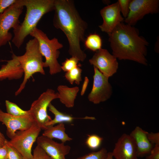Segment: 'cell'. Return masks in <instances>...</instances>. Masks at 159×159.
<instances>
[{
	"instance_id": "obj_1",
	"label": "cell",
	"mask_w": 159,
	"mask_h": 159,
	"mask_svg": "<svg viewBox=\"0 0 159 159\" xmlns=\"http://www.w3.org/2000/svg\"><path fill=\"white\" fill-rule=\"evenodd\" d=\"M53 25L61 30L67 39L68 53L81 62L85 59L87 55L80 45L85 39V33L88 24L81 17L71 0H55Z\"/></svg>"
},
{
	"instance_id": "obj_2",
	"label": "cell",
	"mask_w": 159,
	"mask_h": 159,
	"mask_svg": "<svg viewBox=\"0 0 159 159\" xmlns=\"http://www.w3.org/2000/svg\"><path fill=\"white\" fill-rule=\"evenodd\" d=\"M112 55L119 60H129L147 64L145 57L149 43L133 26L122 22L108 35Z\"/></svg>"
},
{
	"instance_id": "obj_3",
	"label": "cell",
	"mask_w": 159,
	"mask_h": 159,
	"mask_svg": "<svg viewBox=\"0 0 159 159\" xmlns=\"http://www.w3.org/2000/svg\"><path fill=\"white\" fill-rule=\"evenodd\" d=\"M55 0H23L26 12L23 21L13 30L12 42L19 48L45 14L54 10Z\"/></svg>"
},
{
	"instance_id": "obj_4",
	"label": "cell",
	"mask_w": 159,
	"mask_h": 159,
	"mask_svg": "<svg viewBox=\"0 0 159 159\" xmlns=\"http://www.w3.org/2000/svg\"><path fill=\"white\" fill-rule=\"evenodd\" d=\"M17 59L24 72L23 81L15 92L19 95L25 88L29 79L35 73L45 75L43 56L39 49V42L35 38L29 40L26 44L25 52L22 55L17 56Z\"/></svg>"
},
{
	"instance_id": "obj_5",
	"label": "cell",
	"mask_w": 159,
	"mask_h": 159,
	"mask_svg": "<svg viewBox=\"0 0 159 159\" xmlns=\"http://www.w3.org/2000/svg\"><path fill=\"white\" fill-rule=\"evenodd\" d=\"M29 35L38 41L40 52L45 59L44 67L49 68L51 75L60 72L62 70L57 59L60 54L59 50L63 47V44L55 37L49 39L46 34L37 27Z\"/></svg>"
},
{
	"instance_id": "obj_6",
	"label": "cell",
	"mask_w": 159,
	"mask_h": 159,
	"mask_svg": "<svg viewBox=\"0 0 159 159\" xmlns=\"http://www.w3.org/2000/svg\"><path fill=\"white\" fill-rule=\"evenodd\" d=\"M24 6L23 0H16L0 15V47L12 40L9 30L16 29L20 24L19 18Z\"/></svg>"
},
{
	"instance_id": "obj_7",
	"label": "cell",
	"mask_w": 159,
	"mask_h": 159,
	"mask_svg": "<svg viewBox=\"0 0 159 159\" xmlns=\"http://www.w3.org/2000/svg\"><path fill=\"white\" fill-rule=\"evenodd\" d=\"M59 97L58 92H55L52 89H48L32 103L29 110L35 122L41 130L46 129V124L52 120L47 113L49 105L53 100L59 99Z\"/></svg>"
},
{
	"instance_id": "obj_8",
	"label": "cell",
	"mask_w": 159,
	"mask_h": 159,
	"mask_svg": "<svg viewBox=\"0 0 159 159\" xmlns=\"http://www.w3.org/2000/svg\"><path fill=\"white\" fill-rule=\"evenodd\" d=\"M41 130L35 122L29 129L17 132L9 141V143L17 150L24 159H32V146Z\"/></svg>"
},
{
	"instance_id": "obj_9",
	"label": "cell",
	"mask_w": 159,
	"mask_h": 159,
	"mask_svg": "<svg viewBox=\"0 0 159 159\" xmlns=\"http://www.w3.org/2000/svg\"><path fill=\"white\" fill-rule=\"evenodd\" d=\"M158 0H132L129 5V11L124 21L133 26L146 15L158 13L159 9Z\"/></svg>"
},
{
	"instance_id": "obj_10",
	"label": "cell",
	"mask_w": 159,
	"mask_h": 159,
	"mask_svg": "<svg viewBox=\"0 0 159 159\" xmlns=\"http://www.w3.org/2000/svg\"><path fill=\"white\" fill-rule=\"evenodd\" d=\"M94 75L92 89L88 96L89 101L97 104L109 99L112 93V88L108 78L94 67Z\"/></svg>"
},
{
	"instance_id": "obj_11",
	"label": "cell",
	"mask_w": 159,
	"mask_h": 159,
	"mask_svg": "<svg viewBox=\"0 0 159 159\" xmlns=\"http://www.w3.org/2000/svg\"><path fill=\"white\" fill-rule=\"evenodd\" d=\"M89 61L91 65L108 78L115 74L118 68L117 58L104 49L95 52Z\"/></svg>"
},
{
	"instance_id": "obj_12",
	"label": "cell",
	"mask_w": 159,
	"mask_h": 159,
	"mask_svg": "<svg viewBox=\"0 0 159 159\" xmlns=\"http://www.w3.org/2000/svg\"><path fill=\"white\" fill-rule=\"evenodd\" d=\"M0 122L6 126V134L11 139L15 135L17 130L23 131L29 129L35 121L30 114L16 116L0 109Z\"/></svg>"
},
{
	"instance_id": "obj_13",
	"label": "cell",
	"mask_w": 159,
	"mask_h": 159,
	"mask_svg": "<svg viewBox=\"0 0 159 159\" xmlns=\"http://www.w3.org/2000/svg\"><path fill=\"white\" fill-rule=\"evenodd\" d=\"M100 13L103 23L99 27L102 32L110 34L115 27L124 21L121 15L118 2L108 5L102 9Z\"/></svg>"
},
{
	"instance_id": "obj_14",
	"label": "cell",
	"mask_w": 159,
	"mask_h": 159,
	"mask_svg": "<svg viewBox=\"0 0 159 159\" xmlns=\"http://www.w3.org/2000/svg\"><path fill=\"white\" fill-rule=\"evenodd\" d=\"M112 153L114 159H138L135 142L129 134L126 133L118 138Z\"/></svg>"
},
{
	"instance_id": "obj_15",
	"label": "cell",
	"mask_w": 159,
	"mask_h": 159,
	"mask_svg": "<svg viewBox=\"0 0 159 159\" xmlns=\"http://www.w3.org/2000/svg\"><path fill=\"white\" fill-rule=\"evenodd\" d=\"M37 145L42 147L52 159H66L65 156L68 154L71 147L64 143H59L53 139L42 135L37 139Z\"/></svg>"
},
{
	"instance_id": "obj_16",
	"label": "cell",
	"mask_w": 159,
	"mask_h": 159,
	"mask_svg": "<svg viewBox=\"0 0 159 159\" xmlns=\"http://www.w3.org/2000/svg\"><path fill=\"white\" fill-rule=\"evenodd\" d=\"M148 133L140 127L136 126L129 134L135 142L138 157H146L154 147L148 138Z\"/></svg>"
},
{
	"instance_id": "obj_17",
	"label": "cell",
	"mask_w": 159,
	"mask_h": 159,
	"mask_svg": "<svg viewBox=\"0 0 159 159\" xmlns=\"http://www.w3.org/2000/svg\"><path fill=\"white\" fill-rule=\"evenodd\" d=\"M7 63L0 69V80L8 79L17 80L21 78L24 72L17 59V56L13 53L11 59L5 61Z\"/></svg>"
},
{
	"instance_id": "obj_18",
	"label": "cell",
	"mask_w": 159,
	"mask_h": 159,
	"mask_svg": "<svg viewBox=\"0 0 159 159\" xmlns=\"http://www.w3.org/2000/svg\"><path fill=\"white\" fill-rule=\"evenodd\" d=\"M57 90L60 102L67 107H73L79 90V87H69L66 85H61L57 87Z\"/></svg>"
},
{
	"instance_id": "obj_19",
	"label": "cell",
	"mask_w": 159,
	"mask_h": 159,
	"mask_svg": "<svg viewBox=\"0 0 159 159\" xmlns=\"http://www.w3.org/2000/svg\"><path fill=\"white\" fill-rule=\"evenodd\" d=\"M49 110L54 115L53 120L48 122L46 124L47 128L49 126H54L57 124L64 123V122L71 123L74 120L76 119H81L94 120L96 119L94 117L86 116L83 117H75L71 115L62 112L58 110L56 107L50 103L49 105Z\"/></svg>"
},
{
	"instance_id": "obj_20",
	"label": "cell",
	"mask_w": 159,
	"mask_h": 159,
	"mask_svg": "<svg viewBox=\"0 0 159 159\" xmlns=\"http://www.w3.org/2000/svg\"><path fill=\"white\" fill-rule=\"evenodd\" d=\"M42 135L52 139H57L64 143L72 140V138L69 137L65 132V128L64 123H60L55 126L48 127L44 130Z\"/></svg>"
},
{
	"instance_id": "obj_21",
	"label": "cell",
	"mask_w": 159,
	"mask_h": 159,
	"mask_svg": "<svg viewBox=\"0 0 159 159\" xmlns=\"http://www.w3.org/2000/svg\"><path fill=\"white\" fill-rule=\"evenodd\" d=\"M84 42L87 48L93 52H95L102 48V39L100 36L97 34L89 35Z\"/></svg>"
},
{
	"instance_id": "obj_22",
	"label": "cell",
	"mask_w": 159,
	"mask_h": 159,
	"mask_svg": "<svg viewBox=\"0 0 159 159\" xmlns=\"http://www.w3.org/2000/svg\"><path fill=\"white\" fill-rule=\"evenodd\" d=\"M80 64L76 67L71 70L66 72L64 77L66 80L71 85L74 83L78 85L82 80V69L80 68Z\"/></svg>"
},
{
	"instance_id": "obj_23",
	"label": "cell",
	"mask_w": 159,
	"mask_h": 159,
	"mask_svg": "<svg viewBox=\"0 0 159 159\" xmlns=\"http://www.w3.org/2000/svg\"><path fill=\"white\" fill-rule=\"evenodd\" d=\"M7 113L16 116H21L30 114L29 110L21 109L16 104L6 100L5 102Z\"/></svg>"
},
{
	"instance_id": "obj_24",
	"label": "cell",
	"mask_w": 159,
	"mask_h": 159,
	"mask_svg": "<svg viewBox=\"0 0 159 159\" xmlns=\"http://www.w3.org/2000/svg\"><path fill=\"white\" fill-rule=\"evenodd\" d=\"M103 138L95 134L89 135L86 140L85 143L90 149L96 150L101 146Z\"/></svg>"
},
{
	"instance_id": "obj_25",
	"label": "cell",
	"mask_w": 159,
	"mask_h": 159,
	"mask_svg": "<svg viewBox=\"0 0 159 159\" xmlns=\"http://www.w3.org/2000/svg\"><path fill=\"white\" fill-rule=\"evenodd\" d=\"M107 150L102 148L96 152H93L75 159H105L108 153Z\"/></svg>"
},
{
	"instance_id": "obj_26",
	"label": "cell",
	"mask_w": 159,
	"mask_h": 159,
	"mask_svg": "<svg viewBox=\"0 0 159 159\" xmlns=\"http://www.w3.org/2000/svg\"><path fill=\"white\" fill-rule=\"evenodd\" d=\"M79 60L75 57L67 58L62 63V70L65 72L69 71L77 67L79 64Z\"/></svg>"
},
{
	"instance_id": "obj_27",
	"label": "cell",
	"mask_w": 159,
	"mask_h": 159,
	"mask_svg": "<svg viewBox=\"0 0 159 159\" xmlns=\"http://www.w3.org/2000/svg\"><path fill=\"white\" fill-rule=\"evenodd\" d=\"M5 145L7 151L6 159H24L19 153L9 144V141L7 140L5 142Z\"/></svg>"
},
{
	"instance_id": "obj_28",
	"label": "cell",
	"mask_w": 159,
	"mask_h": 159,
	"mask_svg": "<svg viewBox=\"0 0 159 159\" xmlns=\"http://www.w3.org/2000/svg\"><path fill=\"white\" fill-rule=\"evenodd\" d=\"M32 159H52L44 150L37 145L33 150Z\"/></svg>"
},
{
	"instance_id": "obj_29",
	"label": "cell",
	"mask_w": 159,
	"mask_h": 159,
	"mask_svg": "<svg viewBox=\"0 0 159 159\" xmlns=\"http://www.w3.org/2000/svg\"><path fill=\"white\" fill-rule=\"evenodd\" d=\"M130 0H118L121 13L125 19L128 16L129 11V5Z\"/></svg>"
},
{
	"instance_id": "obj_30",
	"label": "cell",
	"mask_w": 159,
	"mask_h": 159,
	"mask_svg": "<svg viewBox=\"0 0 159 159\" xmlns=\"http://www.w3.org/2000/svg\"><path fill=\"white\" fill-rule=\"evenodd\" d=\"M16 0H0V15Z\"/></svg>"
},
{
	"instance_id": "obj_31",
	"label": "cell",
	"mask_w": 159,
	"mask_h": 159,
	"mask_svg": "<svg viewBox=\"0 0 159 159\" xmlns=\"http://www.w3.org/2000/svg\"><path fill=\"white\" fill-rule=\"evenodd\" d=\"M147 137L150 142L153 145H159V132H148Z\"/></svg>"
},
{
	"instance_id": "obj_32",
	"label": "cell",
	"mask_w": 159,
	"mask_h": 159,
	"mask_svg": "<svg viewBox=\"0 0 159 159\" xmlns=\"http://www.w3.org/2000/svg\"><path fill=\"white\" fill-rule=\"evenodd\" d=\"M145 159H159V145H155Z\"/></svg>"
},
{
	"instance_id": "obj_33",
	"label": "cell",
	"mask_w": 159,
	"mask_h": 159,
	"mask_svg": "<svg viewBox=\"0 0 159 159\" xmlns=\"http://www.w3.org/2000/svg\"><path fill=\"white\" fill-rule=\"evenodd\" d=\"M7 153V148L5 144L4 146L0 147V159H6Z\"/></svg>"
},
{
	"instance_id": "obj_34",
	"label": "cell",
	"mask_w": 159,
	"mask_h": 159,
	"mask_svg": "<svg viewBox=\"0 0 159 159\" xmlns=\"http://www.w3.org/2000/svg\"><path fill=\"white\" fill-rule=\"evenodd\" d=\"M89 82V80L88 78L87 77H85V78L81 91L80 94L81 96H83L85 93Z\"/></svg>"
},
{
	"instance_id": "obj_35",
	"label": "cell",
	"mask_w": 159,
	"mask_h": 159,
	"mask_svg": "<svg viewBox=\"0 0 159 159\" xmlns=\"http://www.w3.org/2000/svg\"><path fill=\"white\" fill-rule=\"evenodd\" d=\"M6 140L4 135L0 131V147L4 145Z\"/></svg>"
},
{
	"instance_id": "obj_36",
	"label": "cell",
	"mask_w": 159,
	"mask_h": 159,
	"mask_svg": "<svg viewBox=\"0 0 159 159\" xmlns=\"http://www.w3.org/2000/svg\"><path fill=\"white\" fill-rule=\"evenodd\" d=\"M105 159H114L113 158L112 152H108Z\"/></svg>"
}]
</instances>
